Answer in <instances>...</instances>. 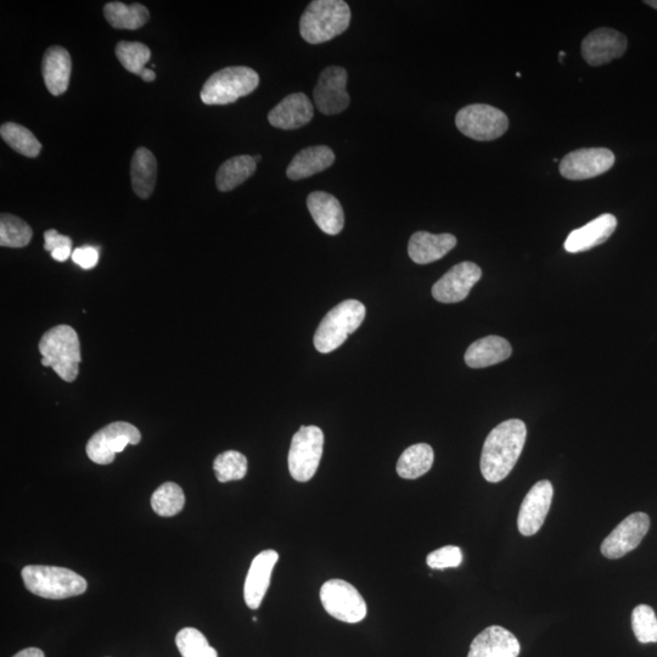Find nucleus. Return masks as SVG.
Returning <instances> with one entry per match:
<instances>
[{"instance_id":"1","label":"nucleus","mask_w":657,"mask_h":657,"mask_svg":"<svg viewBox=\"0 0 657 657\" xmlns=\"http://www.w3.org/2000/svg\"><path fill=\"white\" fill-rule=\"evenodd\" d=\"M526 436V425L519 419L504 421L490 432L480 464L486 481L497 484L511 473L525 447Z\"/></svg>"},{"instance_id":"2","label":"nucleus","mask_w":657,"mask_h":657,"mask_svg":"<svg viewBox=\"0 0 657 657\" xmlns=\"http://www.w3.org/2000/svg\"><path fill=\"white\" fill-rule=\"evenodd\" d=\"M351 22V9L342 0H314L302 14L301 37L310 44H322L344 33Z\"/></svg>"},{"instance_id":"3","label":"nucleus","mask_w":657,"mask_h":657,"mask_svg":"<svg viewBox=\"0 0 657 657\" xmlns=\"http://www.w3.org/2000/svg\"><path fill=\"white\" fill-rule=\"evenodd\" d=\"M43 367H50L61 379L72 383L80 372L81 344L76 330L58 325L47 331L39 341Z\"/></svg>"},{"instance_id":"4","label":"nucleus","mask_w":657,"mask_h":657,"mask_svg":"<svg viewBox=\"0 0 657 657\" xmlns=\"http://www.w3.org/2000/svg\"><path fill=\"white\" fill-rule=\"evenodd\" d=\"M22 580L28 591L44 599L77 597L88 588L82 576L59 566L28 565L22 570Z\"/></svg>"},{"instance_id":"5","label":"nucleus","mask_w":657,"mask_h":657,"mask_svg":"<svg viewBox=\"0 0 657 657\" xmlns=\"http://www.w3.org/2000/svg\"><path fill=\"white\" fill-rule=\"evenodd\" d=\"M365 306L357 300L341 302L324 317L314 334V347L320 353H330L344 344L364 322Z\"/></svg>"},{"instance_id":"6","label":"nucleus","mask_w":657,"mask_h":657,"mask_svg":"<svg viewBox=\"0 0 657 657\" xmlns=\"http://www.w3.org/2000/svg\"><path fill=\"white\" fill-rule=\"evenodd\" d=\"M260 84V76L246 66H232L219 70L201 89L200 97L206 105L233 104L251 94Z\"/></svg>"},{"instance_id":"7","label":"nucleus","mask_w":657,"mask_h":657,"mask_svg":"<svg viewBox=\"0 0 657 657\" xmlns=\"http://www.w3.org/2000/svg\"><path fill=\"white\" fill-rule=\"evenodd\" d=\"M324 434L318 426H302L292 437L288 463L292 479L307 482L316 475L323 456Z\"/></svg>"},{"instance_id":"8","label":"nucleus","mask_w":657,"mask_h":657,"mask_svg":"<svg viewBox=\"0 0 657 657\" xmlns=\"http://www.w3.org/2000/svg\"><path fill=\"white\" fill-rule=\"evenodd\" d=\"M456 125L464 136L477 142L501 138L509 128L508 116L487 104L465 106L456 116Z\"/></svg>"},{"instance_id":"9","label":"nucleus","mask_w":657,"mask_h":657,"mask_svg":"<svg viewBox=\"0 0 657 657\" xmlns=\"http://www.w3.org/2000/svg\"><path fill=\"white\" fill-rule=\"evenodd\" d=\"M142 435L136 426L126 421H116L95 432L88 441L86 452L93 463L109 465L114 462L116 454L125 451L128 445H138Z\"/></svg>"},{"instance_id":"10","label":"nucleus","mask_w":657,"mask_h":657,"mask_svg":"<svg viewBox=\"0 0 657 657\" xmlns=\"http://www.w3.org/2000/svg\"><path fill=\"white\" fill-rule=\"evenodd\" d=\"M323 608L334 619L346 623H358L367 616V603L351 583L330 580L320 589Z\"/></svg>"},{"instance_id":"11","label":"nucleus","mask_w":657,"mask_h":657,"mask_svg":"<svg viewBox=\"0 0 657 657\" xmlns=\"http://www.w3.org/2000/svg\"><path fill=\"white\" fill-rule=\"evenodd\" d=\"M348 81L344 67L329 66L320 73L313 91L314 104L323 115H338L350 106V95L346 91Z\"/></svg>"},{"instance_id":"12","label":"nucleus","mask_w":657,"mask_h":657,"mask_svg":"<svg viewBox=\"0 0 657 657\" xmlns=\"http://www.w3.org/2000/svg\"><path fill=\"white\" fill-rule=\"evenodd\" d=\"M614 165L615 155L609 149H580L564 157L560 162V173L569 181H586L602 176Z\"/></svg>"},{"instance_id":"13","label":"nucleus","mask_w":657,"mask_h":657,"mask_svg":"<svg viewBox=\"0 0 657 657\" xmlns=\"http://www.w3.org/2000/svg\"><path fill=\"white\" fill-rule=\"evenodd\" d=\"M650 519L647 514L634 513L621 522L602 544V553L608 559H620L636 549L647 535Z\"/></svg>"},{"instance_id":"14","label":"nucleus","mask_w":657,"mask_h":657,"mask_svg":"<svg viewBox=\"0 0 657 657\" xmlns=\"http://www.w3.org/2000/svg\"><path fill=\"white\" fill-rule=\"evenodd\" d=\"M482 277L481 268L473 262H462L449 269L432 288L438 302L457 303L469 296L471 289Z\"/></svg>"},{"instance_id":"15","label":"nucleus","mask_w":657,"mask_h":657,"mask_svg":"<svg viewBox=\"0 0 657 657\" xmlns=\"http://www.w3.org/2000/svg\"><path fill=\"white\" fill-rule=\"evenodd\" d=\"M628 47L623 33L614 28H598L583 39L582 56L591 66H602L622 58Z\"/></svg>"},{"instance_id":"16","label":"nucleus","mask_w":657,"mask_h":657,"mask_svg":"<svg viewBox=\"0 0 657 657\" xmlns=\"http://www.w3.org/2000/svg\"><path fill=\"white\" fill-rule=\"evenodd\" d=\"M554 496L553 485L543 480L533 486L521 504L518 527L522 536H533L546 521Z\"/></svg>"},{"instance_id":"17","label":"nucleus","mask_w":657,"mask_h":657,"mask_svg":"<svg viewBox=\"0 0 657 657\" xmlns=\"http://www.w3.org/2000/svg\"><path fill=\"white\" fill-rule=\"evenodd\" d=\"M278 560L279 554L272 549L263 550L252 560L244 586L245 603L250 609L260 608L269 584H271L272 572Z\"/></svg>"},{"instance_id":"18","label":"nucleus","mask_w":657,"mask_h":657,"mask_svg":"<svg viewBox=\"0 0 657 657\" xmlns=\"http://www.w3.org/2000/svg\"><path fill=\"white\" fill-rule=\"evenodd\" d=\"M314 108L305 93H294L269 111L268 121L275 128L292 131L308 125L313 119Z\"/></svg>"},{"instance_id":"19","label":"nucleus","mask_w":657,"mask_h":657,"mask_svg":"<svg viewBox=\"0 0 657 657\" xmlns=\"http://www.w3.org/2000/svg\"><path fill=\"white\" fill-rule=\"evenodd\" d=\"M616 227V217L611 213H604L586 226L572 230L565 241V250L571 254L592 250L606 243L614 234Z\"/></svg>"},{"instance_id":"20","label":"nucleus","mask_w":657,"mask_h":657,"mask_svg":"<svg viewBox=\"0 0 657 657\" xmlns=\"http://www.w3.org/2000/svg\"><path fill=\"white\" fill-rule=\"evenodd\" d=\"M520 643L503 627L491 626L482 631L470 645L468 657H518Z\"/></svg>"},{"instance_id":"21","label":"nucleus","mask_w":657,"mask_h":657,"mask_svg":"<svg viewBox=\"0 0 657 657\" xmlns=\"http://www.w3.org/2000/svg\"><path fill=\"white\" fill-rule=\"evenodd\" d=\"M457 245V238L452 234H431L417 232L412 235L408 244V255L418 265L441 260Z\"/></svg>"},{"instance_id":"22","label":"nucleus","mask_w":657,"mask_h":657,"mask_svg":"<svg viewBox=\"0 0 657 657\" xmlns=\"http://www.w3.org/2000/svg\"><path fill=\"white\" fill-rule=\"evenodd\" d=\"M307 207L313 221L325 234L338 235L345 226V213L334 195L314 192L308 195Z\"/></svg>"},{"instance_id":"23","label":"nucleus","mask_w":657,"mask_h":657,"mask_svg":"<svg viewBox=\"0 0 657 657\" xmlns=\"http://www.w3.org/2000/svg\"><path fill=\"white\" fill-rule=\"evenodd\" d=\"M72 61L70 53L60 46L50 47L42 61L43 80L54 97L64 94L69 88Z\"/></svg>"},{"instance_id":"24","label":"nucleus","mask_w":657,"mask_h":657,"mask_svg":"<svg viewBox=\"0 0 657 657\" xmlns=\"http://www.w3.org/2000/svg\"><path fill=\"white\" fill-rule=\"evenodd\" d=\"M335 154L329 146L318 145L303 149L292 159L286 170V176L291 181H301L310 178L314 174L328 170L334 164Z\"/></svg>"},{"instance_id":"25","label":"nucleus","mask_w":657,"mask_h":657,"mask_svg":"<svg viewBox=\"0 0 657 657\" xmlns=\"http://www.w3.org/2000/svg\"><path fill=\"white\" fill-rule=\"evenodd\" d=\"M513 348L508 340L501 336H486L470 345L465 353V363L473 369L491 367V365L507 361Z\"/></svg>"},{"instance_id":"26","label":"nucleus","mask_w":657,"mask_h":657,"mask_svg":"<svg viewBox=\"0 0 657 657\" xmlns=\"http://www.w3.org/2000/svg\"><path fill=\"white\" fill-rule=\"evenodd\" d=\"M132 187L140 199H148L154 193L157 178L156 157L149 149L138 148L131 164Z\"/></svg>"},{"instance_id":"27","label":"nucleus","mask_w":657,"mask_h":657,"mask_svg":"<svg viewBox=\"0 0 657 657\" xmlns=\"http://www.w3.org/2000/svg\"><path fill=\"white\" fill-rule=\"evenodd\" d=\"M257 162L249 155L235 156L219 167L216 185L219 192H232L256 172Z\"/></svg>"},{"instance_id":"28","label":"nucleus","mask_w":657,"mask_h":657,"mask_svg":"<svg viewBox=\"0 0 657 657\" xmlns=\"http://www.w3.org/2000/svg\"><path fill=\"white\" fill-rule=\"evenodd\" d=\"M104 15L111 27L117 30H138L150 19L148 8L139 3L110 2L104 7Z\"/></svg>"},{"instance_id":"29","label":"nucleus","mask_w":657,"mask_h":657,"mask_svg":"<svg viewBox=\"0 0 657 657\" xmlns=\"http://www.w3.org/2000/svg\"><path fill=\"white\" fill-rule=\"evenodd\" d=\"M434 449L426 443H418L406 449L397 463V473L406 480H415L429 473L434 464Z\"/></svg>"},{"instance_id":"30","label":"nucleus","mask_w":657,"mask_h":657,"mask_svg":"<svg viewBox=\"0 0 657 657\" xmlns=\"http://www.w3.org/2000/svg\"><path fill=\"white\" fill-rule=\"evenodd\" d=\"M0 136L10 148L18 151L26 157H37L42 150V144L38 142L30 129L18 125L15 122H7L0 127Z\"/></svg>"},{"instance_id":"31","label":"nucleus","mask_w":657,"mask_h":657,"mask_svg":"<svg viewBox=\"0 0 657 657\" xmlns=\"http://www.w3.org/2000/svg\"><path fill=\"white\" fill-rule=\"evenodd\" d=\"M185 504V496L181 486L174 482L161 485L151 496V507L162 518H172L181 513Z\"/></svg>"},{"instance_id":"32","label":"nucleus","mask_w":657,"mask_h":657,"mask_svg":"<svg viewBox=\"0 0 657 657\" xmlns=\"http://www.w3.org/2000/svg\"><path fill=\"white\" fill-rule=\"evenodd\" d=\"M33 230L25 221L9 213L0 217V245L20 249L31 243Z\"/></svg>"},{"instance_id":"33","label":"nucleus","mask_w":657,"mask_h":657,"mask_svg":"<svg viewBox=\"0 0 657 657\" xmlns=\"http://www.w3.org/2000/svg\"><path fill=\"white\" fill-rule=\"evenodd\" d=\"M247 459L244 454L237 451H227L215 459L213 470H215L217 480L226 484L230 481L243 480L247 474Z\"/></svg>"},{"instance_id":"34","label":"nucleus","mask_w":657,"mask_h":657,"mask_svg":"<svg viewBox=\"0 0 657 657\" xmlns=\"http://www.w3.org/2000/svg\"><path fill=\"white\" fill-rule=\"evenodd\" d=\"M176 644L182 657H218L216 649H213L204 634L196 628L188 627L179 631Z\"/></svg>"},{"instance_id":"35","label":"nucleus","mask_w":657,"mask_h":657,"mask_svg":"<svg viewBox=\"0 0 657 657\" xmlns=\"http://www.w3.org/2000/svg\"><path fill=\"white\" fill-rule=\"evenodd\" d=\"M116 56L127 71L140 77L151 59V50L143 43L122 41L117 44Z\"/></svg>"},{"instance_id":"36","label":"nucleus","mask_w":657,"mask_h":657,"mask_svg":"<svg viewBox=\"0 0 657 657\" xmlns=\"http://www.w3.org/2000/svg\"><path fill=\"white\" fill-rule=\"evenodd\" d=\"M633 632L640 643L657 642V617L649 605H638L632 614Z\"/></svg>"},{"instance_id":"37","label":"nucleus","mask_w":657,"mask_h":657,"mask_svg":"<svg viewBox=\"0 0 657 657\" xmlns=\"http://www.w3.org/2000/svg\"><path fill=\"white\" fill-rule=\"evenodd\" d=\"M463 553L459 547L447 546L435 550L428 555L426 563L434 570L451 569L462 564Z\"/></svg>"},{"instance_id":"38","label":"nucleus","mask_w":657,"mask_h":657,"mask_svg":"<svg viewBox=\"0 0 657 657\" xmlns=\"http://www.w3.org/2000/svg\"><path fill=\"white\" fill-rule=\"evenodd\" d=\"M72 261L83 269H92L98 265L99 251L93 246L77 247L72 252Z\"/></svg>"},{"instance_id":"39","label":"nucleus","mask_w":657,"mask_h":657,"mask_svg":"<svg viewBox=\"0 0 657 657\" xmlns=\"http://www.w3.org/2000/svg\"><path fill=\"white\" fill-rule=\"evenodd\" d=\"M44 249L49 252H52L60 247H72V240L67 235L59 234L56 229H49L44 233Z\"/></svg>"},{"instance_id":"40","label":"nucleus","mask_w":657,"mask_h":657,"mask_svg":"<svg viewBox=\"0 0 657 657\" xmlns=\"http://www.w3.org/2000/svg\"><path fill=\"white\" fill-rule=\"evenodd\" d=\"M72 252V247H60V249H56L50 254H52L55 261L65 262L72 256Z\"/></svg>"},{"instance_id":"41","label":"nucleus","mask_w":657,"mask_h":657,"mask_svg":"<svg viewBox=\"0 0 657 657\" xmlns=\"http://www.w3.org/2000/svg\"><path fill=\"white\" fill-rule=\"evenodd\" d=\"M13 657H46V655H44V653L41 649L28 648V649H24V650L19 651V653L16 654L15 656H13Z\"/></svg>"},{"instance_id":"42","label":"nucleus","mask_w":657,"mask_h":657,"mask_svg":"<svg viewBox=\"0 0 657 657\" xmlns=\"http://www.w3.org/2000/svg\"><path fill=\"white\" fill-rule=\"evenodd\" d=\"M140 77H142V80L145 82H154L156 78V73L153 70L144 69Z\"/></svg>"},{"instance_id":"43","label":"nucleus","mask_w":657,"mask_h":657,"mask_svg":"<svg viewBox=\"0 0 657 657\" xmlns=\"http://www.w3.org/2000/svg\"><path fill=\"white\" fill-rule=\"evenodd\" d=\"M644 3L650 5L651 8L657 9V0H647Z\"/></svg>"},{"instance_id":"44","label":"nucleus","mask_w":657,"mask_h":657,"mask_svg":"<svg viewBox=\"0 0 657 657\" xmlns=\"http://www.w3.org/2000/svg\"><path fill=\"white\" fill-rule=\"evenodd\" d=\"M254 159H255L256 162H260L262 160V156L261 155H256V156H254Z\"/></svg>"},{"instance_id":"45","label":"nucleus","mask_w":657,"mask_h":657,"mask_svg":"<svg viewBox=\"0 0 657 657\" xmlns=\"http://www.w3.org/2000/svg\"><path fill=\"white\" fill-rule=\"evenodd\" d=\"M565 55H566V54H565L564 52H561V53H560V61L563 60V58H565Z\"/></svg>"}]
</instances>
